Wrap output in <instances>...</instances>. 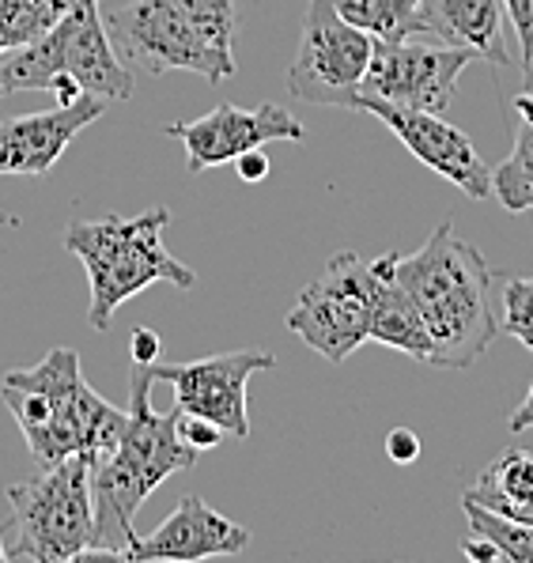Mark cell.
<instances>
[{
  "label": "cell",
  "mask_w": 533,
  "mask_h": 563,
  "mask_svg": "<svg viewBox=\"0 0 533 563\" xmlns=\"http://www.w3.org/2000/svg\"><path fill=\"white\" fill-rule=\"evenodd\" d=\"M371 54L375 38L352 27L333 8V0H307L303 34L288 65L291 99L311 102V107L356 110Z\"/></svg>",
  "instance_id": "obj_9"
},
{
  "label": "cell",
  "mask_w": 533,
  "mask_h": 563,
  "mask_svg": "<svg viewBox=\"0 0 533 563\" xmlns=\"http://www.w3.org/2000/svg\"><path fill=\"white\" fill-rule=\"evenodd\" d=\"M167 136L186 144V163L193 175L223 163H235L243 152L265 148L273 141H303L307 129L291 110L277 107V102H262V107H223L209 110L197 121H170Z\"/></svg>",
  "instance_id": "obj_13"
},
{
  "label": "cell",
  "mask_w": 533,
  "mask_h": 563,
  "mask_svg": "<svg viewBox=\"0 0 533 563\" xmlns=\"http://www.w3.org/2000/svg\"><path fill=\"white\" fill-rule=\"evenodd\" d=\"M133 80V68L110 42L99 0H73L57 27L42 38L0 49V95L49 91L54 107H73L80 95L125 102Z\"/></svg>",
  "instance_id": "obj_4"
},
{
  "label": "cell",
  "mask_w": 533,
  "mask_h": 563,
  "mask_svg": "<svg viewBox=\"0 0 533 563\" xmlns=\"http://www.w3.org/2000/svg\"><path fill=\"white\" fill-rule=\"evenodd\" d=\"M356 110L382 121L406 144V152H412L427 170H435L451 186H458L473 201H488L492 197V167L480 159V152L473 148L469 136L462 129H454L443 114L393 107V102L371 99V95H359Z\"/></svg>",
  "instance_id": "obj_12"
},
{
  "label": "cell",
  "mask_w": 533,
  "mask_h": 563,
  "mask_svg": "<svg viewBox=\"0 0 533 563\" xmlns=\"http://www.w3.org/2000/svg\"><path fill=\"white\" fill-rule=\"evenodd\" d=\"M0 401L20 423L31 457L46 470L65 457H88L95 465L122 439L129 412L102 401L88 386L80 356L54 349L27 371H8L0 378Z\"/></svg>",
  "instance_id": "obj_3"
},
{
  "label": "cell",
  "mask_w": 533,
  "mask_h": 563,
  "mask_svg": "<svg viewBox=\"0 0 533 563\" xmlns=\"http://www.w3.org/2000/svg\"><path fill=\"white\" fill-rule=\"evenodd\" d=\"M12 522L4 537L8 560L31 563H68L95 556V496L91 462L65 457L46 465L34 481L8 488Z\"/></svg>",
  "instance_id": "obj_7"
},
{
  "label": "cell",
  "mask_w": 533,
  "mask_h": 563,
  "mask_svg": "<svg viewBox=\"0 0 533 563\" xmlns=\"http://www.w3.org/2000/svg\"><path fill=\"white\" fill-rule=\"evenodd\" d=\"M170 208H148L141 216H102V220H73L65 228V250L80 257L91 280L88 325L107 333L118 307L141 296L152 284H170L178 291L197 288V273L163 246Z\"/></svg>",
  "instance_id": "obj_5"
},
{
  "label": "cell",
  "mask_w": 533,
  "mask_h": 563,
  "mask_svg": "<svg viewBox=\"0 0 533 563\" xmlns=\"http://www.w3.org/2000/svg\"><path fill=\"white\" fill-rule=\"evenodd\" d=\"M393 257H398L393 250L371 257V262H364L352 250L333 254L325 273L299 291V302L288 310L284 322L322 360L345 363L359 344H367L375 288Z\"/></svg>",
  "instance_id": "obj_8"
},
{
  "label": "cell",
  "mask_w": 533,
  "mask_h": 563,
  "mask_svg": "<svg viewBox=\"0 0 533 563\" xmlns=\"http://www.w3.org/2000/svg\"><path fill=\"white\" fill-rule=\"evenodd\" d=\"M503 314H500V333L514 336L522 349L533 352V276L522 280H507L503 291Z\"/></svg>",
  "instance_id": "obj_23"
},
{
  "label": "cell",
  "mask_w": 533,
  "mask_h": 563,
  "mask_svg": "<svg viewBox=\"0 0 533 563\" xmlns=\"http://www.w3.org/2000/svg\"><path fill=\"white\" fill-rule=\"evenodd\" d=\"M333 8L375 42L417 38L420 0H333Z\"/></svg>",
  "instance_id": "obj_19"
},
{
  "label": "cell",
  "mask_w": 533,
  "mask_h": 563,
  "mask_svg": "<svg viewBox=\"0 0 533 563\" xmlns=\"http://www.w3.org/2000/svg\"><path fill=\"white\" fill-rule=\"evenodd\" d=\"M503 0H420L417 34H432L443 46L469 49L496 68L511 65L503 42Z\"/></svg>",
  "instance_id": "obj_16"
},
{
  "label": "cell",
  "mask_w": 533,
  "mask_h": 563,
  "mask_svg": "<svg viewBox=\"0 0 533 563\" xmlns=\"http://www.w3.org/2000/svg\"><path fill=\"white\" fill-rule=\"evenodd\" d=\"M462 552H466L469 560H503L500 556V549H496L488 537H480V533H473L466 544H462Z\"/></svg>",
  "instance_id": "obj_30"
},
{
  "label": "cell",
  "mask_w": 533,
  "mask_h": 563,
  "mask_svg": "<svg viewBox=\"0 0 533 563\" xmlns=\"http://www.w3.org/2000/svg\"><path fill=\"white\" fill-rule=\"evenodd\" d=\"M398 280L406 284L432 333V367H477L500 336L492 268L485 265V254L454 235V223L443 220L417 254L398 257Z\"/></svg>",
  "instance_id": "obj_1"
},
{
  "label": "cell",
  "mask_w": 533,
  "mask_h": 563,
  "mask_svg": "<svg viewBox=\"0 0 533 563\" xmlns=\"http://www.w3.org/2000/svg\"><path fill=\"white\" fill-rule=\"evenodd\" d=\"M251 544L246 526L231 522L227 515L212 510L201 496H182L178 507L156 526L152 533H136V541L122 552V560L152 563V560H212V556H235Z\"/></svg>",
  "instance_id": "obj_15"
},
{
  "label": "cell",
  "mask_w": 533,
  "mask_h": 563,
  "mask_svg": "<svg viewBox=\"0 0 533 563\" xmlns=\"http://www.w3.org/2000/svg\"><path fill=\"white\" fill-rule=\"evenodd\" d=\"M503 12L511 20L514 34H519L522 57L533 54V0H503Z\"/></svg>",
  "instance_id": "obj_25"
},
{
  "label": "cell",
  "mask_w": 533,
  "mask_h": 563,
  "mask_svg": "<svg viewBox=\"0 0 533 563\" xmlns=\"http://www.w3.org/2000/svg\"><path fill=\"white\" fill-rule=\"evenodd\" d=\"M526 91H533V54L526 57Z\"/></svg>",
  "instance_id": "obj_31"
},
{
  "label": "cell",
  "mask_w": 533,
  "mask_h": 563,
  "mask_svg": "<svg viewBox=\"0 0 533 563\" xmlns=\"http://www.w3.org/2000/svg\"><path fill=\"white\" fill-rule=\"evenodd\" d=\"M235 167H238V178H243V181H265V178H269V159H265L262 148L243 152L235 159Z\"/></svg>",
  "instance_id": "obj_28"
},
{
  "label": "cell",
  "mask_w": 533,
  "mask_h": 563,
  "mask_svg": "<svg viewBox=\"0 0 533 563\" xmlns=\"http://www.w3.org/2000/svg\"><path fill=\"white\" fill-rule=\"evenodd\" d=\"M175 412H178V435H182L186 443L197 450V454H201V450L220 446L223 439H227L212 420H201V416H189V412H182V409H175Z\"/></svg>",
  "instance_id": "obj_24"
},
{
  "label": "cell",
  "mask_w": 533,
  "mask_h": 563,
  "mask_svg": "<svg viewBox=\"0 0 533 563\" xmlns=\"http://www.w3.org/2000/svg\"><path fill=\"white\" fill-rule=\"evenodd\" d=\"M152 371L136 367L129 378V420L114 450L91 465L95 496V556L118 560L136 541V510L167 476L189 470L197 450L178 435V412L152 409Z\"/></svg>",
  "instance_id": "obj_2"
},
{
  "label": "cell",
  "mask_w": 533,
  "mask_h": 563,
  "mask_svg": "<svg viewBox=\"0 0 533 563\" xmlns=\"http://www.w3.org/2000/svg\"><path fill=\"white\" fill-rule=\"evenodd\" d=\"M469 60H477L469 49L458 46H427V42H375L371 65H367L359 95L393 102L409 110H432L443 114L458 88V76L466 73Z\"/></svg>",
  "instance_id": "obj_11"
},
{
  "label": "cell",
  "mask_w": 533,
  "mask_h": 563,
  "mask_svg": "<svg viewBox=\"0 0 533 563\" xmlns=\"http://www.w3.org/2000/svg\"><path fill=\"white\" fill-rule=\"evenodd\" d=\"M398 257L386 265L382 280H378V288H375L367 341H378V344H386V349H398L420 363H432V352H435L432 333H427L424 318H420V307L412 302L406 284L398 280Z\"/></svg>",
  "instance_id": "obj_17"
},
{
  "label": "cell",
  "mask_w": 533,
  "mask_h": 563,
  "mask_svg": "<svg viewBox=\"0 0 533 563\" xmlns=\"http://www.w3.org/2000/svg\"><path fill=\"white\" fill-rule=\"evenodd\" d=\"M8 556H4V537H0V563H4Z\"/></svg>",
  "instance_id": "obj_32"
},
{
  "label": "cell",
  "mask_w": 533,
  "mask_h": 563,
  "mask_svg": "<svg viewBox=\"0 0 533 563\" xmlns=\"http://www.w3.org/2000/svg\"><path fill=\"white\" fill-rule=\"evenodd\" d=\"M507 428H511L514 435H522V431H533V383H530V389H526V397H522V405L511 412Z\"/></svg>",
  "instance_id": "obj_29"
},
{
  "label": "cell",
  "mask_w": 533,
  "mask_h": 563,
  "mask_svg": "<svg viewBox=\"0 0 533 563\" xmlns=\"http://www.w3.org/2000/svg\"><path fill=\"white\" fill-rule=\"evenodd\" d=\"M462 510H466V518H469V530L488 537V541L500 549L503 560L533 563V526L530 522H514V518L485 510L480 504H469V499H462Z\"/></svg>",
  "instance_id": "obj_22"
},
{
  "label": "cell",
  "mask_w": 533,
  "mask_h": 563,
  "mask_svg": "<svg viewBox=\"0 0 533 563\" xmlns=\"http://www.w3.org/2000/svg\"><path fill=\"white\" fill-rule=\"evenodd\" d=\"M492 194L507 212H533V121H519L511 155L492 170Z\"/></svg>",
  "instance_id": "obj_20"
},
{
  "label": "cell",
  "mask_w": 533,
  "mask_h": 563,
  "mask_svg": "<svg viewBox=\"0 0 533 563\" xmlns=\"http://www.w3.org/2000/svg\"><path fill=\"white\" fill-rule=\"evenodd\" d=\"M107 20L118 54L148 73H193L223 84L235 65V0H133Z\"/></svg>",
  "instance_id": "obj_6"
},
{
  "label": "cell",
  "mask_w": 533,
  "mask_h": 563,
  "mask_svg": "<svg viewBox=\"0 0 533 563\" xmlns=\"http://www.w3.org/2000/svg\"><path fill=\"white\" fill-rule=\"evenodd\" d=\"M129 352H133L136 367H152V363L159 360V333H152V329H133Z\"/></svg>",
  "instance_id": "obj_27"
},
{
  "label": "cell",
  "mask_w": 533,
  "mask_h": 563,
  "mask_svg": "<svg viewBox=\"0 0 533 563\" xmlns=\"http://www.w3.org/2000/svg\"><path fill=\"white\" fill-rule=\"evenodd\" d=\"M386 454L398 465H412L420 457V435L412 428H393L390 435H386Z\"/></svg>",
  "instance_id": "obj_26"
},
{
  "label": "cell",
  "mask_w": 533,
  "mask_h": 563,
  "mask_svg": "<svg viewBox=\"0 0 533 563\" xmlns=\"http://www.w3.org/2000/svg\"><path fill=\"white\" fill-rule=\"evenodd\" d=\"M277 367V356L265 349L220 352L193 363H152V378L167 383L175 394V409L212 420L223 435L246 439L251 435V412H246V389L251 378Z\"/></svg>",
  "instance_id": "obj_10"
},
{
  "label": "cell",
  "mask_w": 533,
  "mask_h": 563,
  "mask_svg": "<svg viewBox=\"0 0 533 563\" xmlns=\"http://www.w3.org/2000/svg\"><path fill=\"white\" fill-rule=\"evenodd\" d=\"M73 0H0V49L42 38L68 12Z\"/></svg>",
  "instance_id": "obj_21"
},
{
  "label": "cell",
  "mask_w": 533,
  "mask_h": 563,
  "mask_svg": "<svg viewBox=\"0 0 533 563\" xmlns=\"http://www.w3.org/2000/svg\"><path fill=\"white\" fill-rule=\"evenodd\" d=\"M462 499L480 504L485 510H496L514 522L533 526V450L526 446H507L500 457L480 470L473 488Z\"/></svg>",
  "instance_id": "obj_18"
},
{
  "label": "cell",
  "mask_w": 533,
  "mask_h": 563,
  "mask_svg": "<svg viewBox=\"0 0 533 563\" xmlns=\"http://www.w3.org/2000/svg\"><path fill=\"white\" fill-rule=\"evenodd\" d=\"M107 99L99 95H80L73 107L38 110V114H20L0 121V175L12 178H42L57 167L68 144L102 118Z\"/></svg>",
  "instance_id": "obj_14"
}]
</instances>
